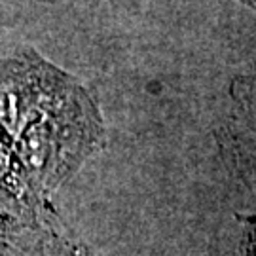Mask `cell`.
<instances>
[{"label":"cell","mask_w":256,"mask_h":256,"mask_svg":"<svg viewBox=\"0 0 256 256\" xmlns=\"http://www.w3.org/2000/svg\"><path fill=\"white\" fill-rule=\"evenodd\" d=\"M248 250H250V256H256V224H252L248 232Z\"/></svg>","instance_id":"cell-2"},{"label":"cell","mask_w":256,"mask_h":256,"mask_svg":"<svg viewBox=\"0 0 256 256\" xmlns=\"http://www.w3.org/2000/svg\"><path fill=\"white\" fill-rule=\"evenodd\" d=\"M40 256H88V254H82L78 248L66 247V245H52L50 250L40 252Z\"/></svg>","instance_id":"cell-1"}]
</instances>
